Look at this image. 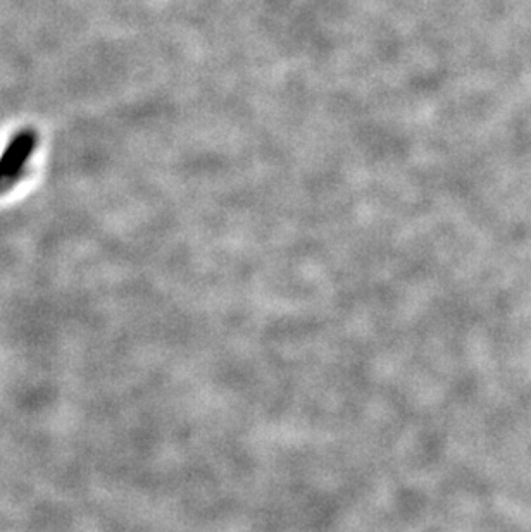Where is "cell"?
I'll list each match as a JSON object with an SVG mask.
<instances>
[{"mask_svg":"<svg viewBox=\"0 0 531 532\" xmlns=\"http://www.w3.org/2000/svg\"><path fill=\"white\" fill-rule=\"evenodd\" d=\"M35 133L24 131L17 135L16 138L9 143V147L3 150L0 157V173L2 178H13L23 169L24 162L28 161L29 154L35 148Z\"/></svg>","mask_w":531,"mask_h":532,"instance_id":"6da1fadb","label":"cell"},{"mask_svg":"<svg viewBox=\"0 0 531 532\" xmlns=\"http://www.w3.org/2000/svg\"><path fill=\"white\" fill-rule=\"evenodd\" d=\"M0 178H2V173H0Z\"/></svg>","mask_w":531,"mask_h":532,"instance_id":"7a4b0ae2","label":"cell"}]
</instances>
